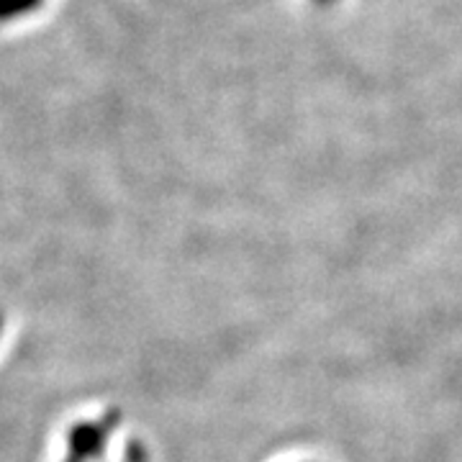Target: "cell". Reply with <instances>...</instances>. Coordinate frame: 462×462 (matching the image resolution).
Segmentation results:
<instances>
[{
  "label": "cell",
  "mask_w": 462,
  "mask_h": 462,
  "mask_svg": "<svg viewBox=\"0 0 462 462\" xmlns=\"http://www.w3.org/2000/svg\"><path fill=\"white\" fill-rule=\"evenodd\" d=\"M118 421H121L118 411H108L100 421L78 424L69 431V462H93L103 457Z\"/></svg>",
  "instance_id": "6da1fadb"
},
{
  "label": "cell",
  "mask_w": 462,
  "mask_h": 462,
  "mask_svg": "<svg viewBox=\"0 0 462 462\" xmlns=\"http://www.w3.org/2000/svg\"><path fill=\"white\" fill-rule=\"evenodd\" d=\"M44 0H0V23H8L14 18L29 16L36 8H42Z\"/></svg>",
  "instance_id": "7a4b0ae2"
},
{
  "label": "cell",
  "mask_w": 462,
  "mask_h": 462,
  "mask_svg": "<svg viewBox=\"0 0 462 462\" xmlns=\"http://www.w3.org/2000/svg\"><path fill=\"white\" fill-rule=\"evenodd\" d=\"M126 462H147V449L139 442H132L129 452H126Z\"/></svg>",
  "instance_id": "3957f363"
},
{
  "label": "cell",
  "mask_w": 462,
  "mask_h": 462,
  "mask_svg": "<svg viewBox=\"0 0 462 462\" xmlns=\"http://www.w3.org/2000/svg\"><path fill=\"white\" fill-rule=\"evenodd\" d=\"M337 0H314V5H319V8H331Z\"/></svg>",
  "instance_id": "277c9868"
},
{
  "label": "cell",
  "mask_w": 462,
  "mask_h": 462,
  "mask_svg": "<svg viewBox=\"0 0 462 462\" xmlns=\"http://www.w3.org/2000/svg\"><path fill=\"white\" fill-rule=\"evenodd\" d=\"M0 327H3V319H0Z\"/></svg>",
  "instance_id": "5b68a950"
},
{
  "label": "cell",
  "mask_w": 462,
  "mask_h": 462,
  "mask_svg": "<svg viewBox=\"0 0 462 462\" xmlns=\"http://www.w3.org/2000/svg\"><path fill=\"white\" fill-rule=\"evenodd\" d=\"M67 462H69V460H67Z\"/></svg>",
  "instance_id": "8992f818"
}]
</instances>
